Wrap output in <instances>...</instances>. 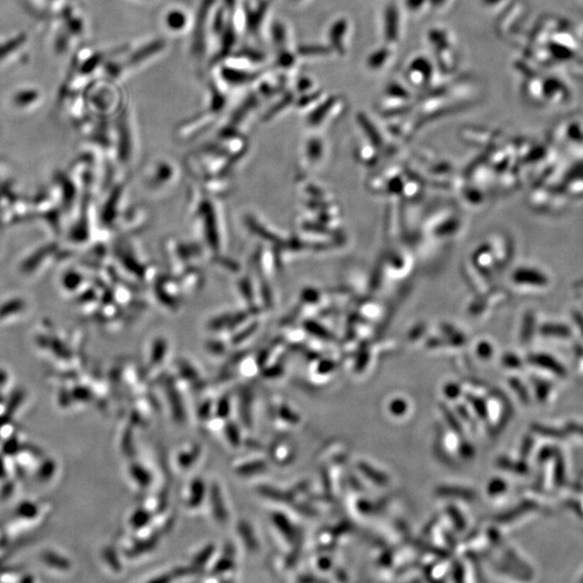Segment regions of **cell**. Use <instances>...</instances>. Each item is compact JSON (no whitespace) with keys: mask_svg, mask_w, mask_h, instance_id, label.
<instances>
[{"mask_svg":"<svg viewBox=\"0 0 583 583\" xmlns=\"http://www.w3.org/2000/svg\"><path fill=\"white\" fill-rule=\"evenodd\" d=\"M184 23H185V20H184L183 14L179 13V12H174V13L170 14L169 18H167V24H169L170 28H174V30L183 28Z\"/></svg>","mask_w":583,"mask_h":583,"instance_id":"7a4b0ae2","label":"cell"},{"mask_svg":"<svg viewBox=\"0 0 583 583\" xmlns=\"http://www.w3.org/2000/svg\"><path fill=\"white\" fill-rule=\"evenodd\" d=\"M572 430L576 431V432L581 433V435H583L582 425H574V427H572Z\"/></svg>","mask_w":583,"mask_h":583,"instance_id":"3957f363","label":"cell"},{"mask_svg":"<svg viewBox=\"0 0 583 583\" xmlns=\"http://www.w3.org/2000/svg\"><path fill=\"white\" fill-rule=\"evenodd\" d=\"M537 362L540 364V365L544 366V367L549 368L550 371L554 372V373L558 374V375H564L565 372L563 370L562 366L555 361V360L551 359V358L546 357V355H541V357L537 358Z\"/></svg>","mask_w":583,"mask_h":583,"instance_id":"6da1fadb","label":"cell"}]
</instances>
